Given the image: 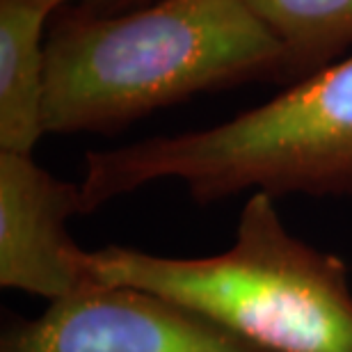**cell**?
Listing matches in <instances>:
<instances>
[{
  "label": "cell",
  "mask_w": 352,
  "mask_h": 352,
  "mask_svg": "<svg viewBox=\"0 0 352 352\" xmlns=\"http://www.w3.org/2000/svg\"><path fill=\"white\" fill-rule=\"evenodd\" d=\"M286 82L279 39L245 0L72 12L46 37L44 135L115 133L192 96Z\"/></svg>",
  "instance_id": "cell-1"
},
{
  "label": "cell",
  "mask_w": 352,
  "mask_h": 352,
  "mask_svg": "<svg viewBox=\"0 0 352 352\" xmlns=\"http://www.w3.org/2000/svg\"><path fill=\"white\" fill-rule=\"evenodd\" d=\"M179 181L197 204L238 195H352V55L229 122L89 151L82 213L151 183Z\"/></svg>",
  "instance_id": "cell-2"
},
{
  "label": "cell",
  "mask_w": 352,
  "mask_h": 352,
  "mask_svg": "<svg viewBox=\"0 0 352 352\" xmlns=\"http://www.w3.org/2000/svg\"><path fill=\"white\" fill-rule=\"evenodd\" d=\"M60 0H0V151L32 153L44 138L46 25Z\"/></svg>",
  "instance_id": "cell-6"
},
{
  "label": "cell",
  "mask_w": 352,
  "mask_h": 352,
  "mask_svg": "<svg viewBox=\"0 0 352 352\" xmlns=\"http://www.w3.org/2000/svg\"><path fill=\"white\" fill-rule=\"evenodd\" d=\"M62 5H74L76 12L82 14H96V16H112V14H122L146 7L158 0H60Z\"/></svg>",
  "instance_id": "cell-8"
},
{
  "label": "cell",
  "mask_w": 352,
  "mask_h": 352,
  "mask_svg": "<svg viewBox=\"0 0 352 352\" xmlns=\"http://www.w3.org/2000/svg\"><path fill=\"white\" fill-rule=\"evenodd\" d=\"M286 53V82L325 69L352 46V0H245Z\"/></svg>",
  "instance_id": "cell-7"
},
{
  "label": "cell",
  "mask_w": 352,
  "mask_h": 352,
  "mask_svg": "<svg viewBox=\"0 0 352 352\" xmlns=\"http://www.w3.org/2000/svg\"><path fill=\"white\" fill-rule=\"evenodd\" d=\"M0 352H265L163 295L91 286L34 318L7 314Z\"/></svg>",
  "instance_id": "cell-4"
},
{
  "label": "cell",
  "mask_w": 352,
  "mask_h": 352,
  "mask_svg": "<svg viewBox=\"0 0 352 352\" xmlns=\"http://www.w3.org/2000/svg\"><path fill=\"white\" fill-rule=\"evenodd\" d=\"M80 213L78 183L53 176L32 153L0 151V286L48 305L96 286L87 250L69 234Z\"/></svg>",
  "instance_id": "cell-5"
},
{
  "label": "cell",
  "mask_w": 352,
  "mask_h": 352,
  "mask_svg": "<svg viewBox=\"0 0 352 352\" xmlns=\"http://www.w3.org/2000/svg\"><path fill=\"white\" fill-rule=\"evenodd\" d=\"M274 199L248 195L224 252L163 256L105 245L87 250L89 277L163 295L265 352H352L346 261L291 234Z\"/></svg>",
  "instance_id": "cell-3"
}]
</instances>
